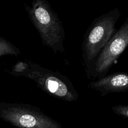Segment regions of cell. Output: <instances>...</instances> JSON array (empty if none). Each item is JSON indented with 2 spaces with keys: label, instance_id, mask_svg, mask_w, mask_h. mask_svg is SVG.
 <instances>
[{
  "label": "cell",
  "instance_id": "obj_1",
  "mask_svg": "<svg viewBox=\"0 0 128 128\" xmlns=\"http://www.w3.org/2000/svg\"><path fill=\"white\" fill-rule=\"evenodd\" d=\"M120 16V10L113 9L94 20L86 31L82 44V57L89 78H91L98 57L115 33V26Z\"/></svg>",
  "mask_w": 128,
  "mask_h": 128
},
{
  "label": "cell",
  "instance_id": "obj_2",
  "mask_svg": "<svg viewBox=\"0 0 128 128\" xmlns=\"http://www.w3.org/2000/svg\"><path fill=\"white\" fill-rule=\"evenodd\" d=\"M24 8L42 44L56 54L64 52V30L50 4L46 0H33L30 6L24 4Z\"/></svg>",
  "mask_w": 128,
  "mask_h": 128
},
{
  "label": "cell",
  "instance_id": "obj_3",
  "mask_svg": "<svg viewBox=\"0 0 128 128\" xmlns=\"http://www.w3.org/2000/svg\"><path fill=\"white\" fill-rule=\"evenodd\" d=\"M24 77L33 81L38 87L48 94L67 102L79 99V94L68 77L58 71L42 68L30 61V68Z\"/></svg>",
  "mask_w": 128,
  "mask_h": 128
},
{
  "label": "cell",
  "instance_id": "obj_4",
  "mask_svg": "<svg viewBox=\"0 0 128 128\" xmlns=\"http://www.w3.org/2000/svg\"><path fill=\"white\" fill-rule=\"evenodd\" d=\"M0 118L18 128H63L36 106L0 102Z\"/></svg>",
  "mask_w": 128,
  "mask_h": 128
},
{
  "label": "cell",
  "instance_id": "obj_5",
  "mask_svg": "<svg viewBox=\"0 0 128 128\" xmlns=\"http://www.w3.org/2000/svg\"><path fill=\"white\" fill-rule=\"evenodd\" d=\"M128 46V17L120 28L112 36L98 57L91 78L106 76L112 65Z\"/></svg>",
  "mask_w": 128,
  "mask_h": 128
},
{
  "label": "cell",
  "instance_id": "obj_6",
  "mask_svg": "<svg viewBox=\"0 0 128 128\" xmlns=\"http://www.w3.org/2000/svg\"><path fill=\"white\" fill-rule=\"evenodd\" d=\"M88 88L95 90L102 96L112 92L128 91V74L126 72H115L106 75L88 84Z\"/></svg>",
  "mask_w": 128,
  "mask_h": 128
},
{
  "label": "cell",
  "instance_id": "obj_7",
  "mask_svg": "<svg viewBox=\"0 0 128 128\" xmlns=\"http://www.w3.org/2000/svg\"><path fill=\"white\" fill-rule=\"evenodd\" d=\"M20 54H21L20 49L9 40L0 36V57L7 55L18 56Z\"/></svg>",
  "mask_w": 128,
  "mask_h": 128
},
{
  "label": "cell",
  "instance_id": "obj_8",
  "mask_svg": "<svg viewBox=\"0 0 128 128\" xmlns=\"http://www.w3.org/2000/svg\"><path fill=\"white\" fill-rule=\"evenodd\" d=\"M30 68V61H18L12 67L9 73L14 76H22L28 72Z\"/></svg>",
  "mask_w": 128,
  "mask_h": 128
},
{
  "label": "cell",
  "instance_id": "obj_9",
  "mask_svg": "<svg viewBox=\"0 0 128 128\" xmlns=\"http://www.w3.org/2000/svg\"><path fill=\"white\" fill-rule=\"evenodd\" d=\"M111 110L116 114L128 119V105H117L112 106Z\"/></svg>",
  "mask_w": 128,
  "mask_h": 128
}]
</instances>
